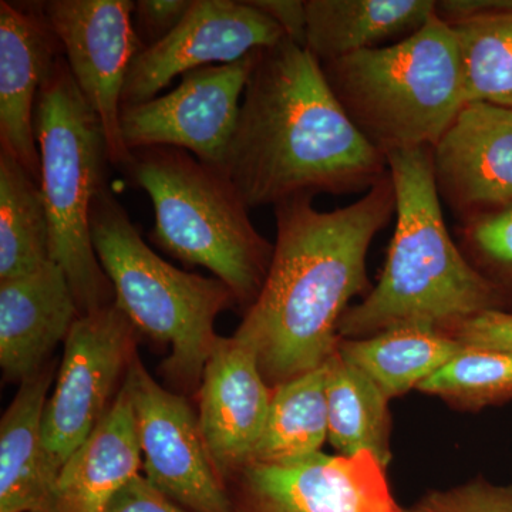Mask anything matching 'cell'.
Listing matches in <instances>:
<instances>
[{"label":"cell","mask_w":512,"mask_h":512,"mask_svg":"<svg viewBox=\"0 0 512 512\" xmlns=\"http://www.w3.org/2000/svg\"><path fill=\"white\" fill-rule=\"evenodd\" d=\"M274 211L268 275L234 335L271 389L319 369L338 348L340 319L369 286L367 252L396 215V192L389 174L346 207L320 211L301 197Z\"/></svg>","instance_id":"1"},{"label":"cell","mask_w":512,"mask_h":512,"mask_svg":"<svg viewBox=\"0 0 512 512\" xmlns=\"http://www.w3.org/2000/svg\"><path fill=\"white\" fill-rule=\"evenodd\" d=\"M220 170L249 208L369 191L387 158L357 130L306 47L258 50Z\"/></svg>","instance_id":"2"},{"label":"cell","mask_w":512,"mask_h":512,"mask_svg":"<svg viewBox=\"0 0 512 512\" xmlns=\"http://www.w3.org/2000/svg\"><path fill=\"white\" fill-rule=\"evenodd\" d=\"M396 229L375 288L339 322L340 339L414 326L447 332L461 320L500 309L490 282L451 238L434 183L433 147L389 154Z\"/></svg>","instance_id":"3"},{"label":"cell","mask_w":512,"mask_h":512,"mask_svg":"<svg viewBox=\"0 0 512 512\" xmlns=\"http://www.w3.org/2000/svg\"><path fill=\"white\" fill-rule=\"evenodd\" d=\"M320 66L349 119L384 157L436 146L467 104L456 36L437 12L400 42Z\"/></svg>","instance_id":"4"},{"label":"cell","mask_w":512,"mask_h":512,"mask_svg":"<svg viewBox=\"0 0 512 512\" xmlns=\"http://www.w3.org/2000/svg\"><path fill=\"white\" fill-rule=\"evenodd\" d=\"M90 225L114 303L140 335L168 346L165 379L183 392H197L220 339L215 320L237 305L234 293L220 279L181 271L158 256L107 185L94 198Z\"/></svg>","instance_id":"5"},{"label":"cell","mask_w":512,"mask_h":512,"mask_svg":"<svg viewBox=\"0 0 512 512\" xmlns=\"http://www.w3.org/2000/svg\"><path fill=\"white\" fill-rule=\"evenodd\" d=\"M127 171L153 202L151 241L183 264L211 271L248 311L264 286L274 245L254 227L227 175L171 147L131 151Z\"/></svg>","instance_id":"6"},{"label":"cell","mask_w":512,"mask_h":512,"mask_svg":"<svg viewBox=\"0 0 512 512\" xmlns=\"http://www.w3.org/2000/svg\"><path fill=\"white\" fill-rule=\"evenodd\" d=\"M35 134L50 227V258L63 269L80 313L114 303L94 251L90 211L110 163L103 124L74 82L64 56L40 87Z\"/></svg>","instance_id":"7"},{"label":"cell","mask_w":512,"mask_h":512,"mask_svg":"<svg viewBox=\"0 0 512 512\" xmlns=\"http://www.w3.org/2000/svg\"><path fill=\"white\" fill-rule=\"evenodd\" d=\"M138 335L116 303L80 316L70 330L43 416L47 470L55 484L119 396L138 356Z\"/></svg>","instance_id":"8"},{"label":"cell","mask_w":512,"mask_h":512,"mask_svg":"<svg viewBox=\"0 0 512 512\" xmlns=\"http://www.w3.org/2000/svg\"><path fill=\"white\" fill-rule=\"evenodd\" d=\"M256 56L258 50L235 63L192 70L181 76L173 92L123 107L124 146L130 153L140 148H180L201 163L220 168L237 128L239 101Z\"/></svg>","instance_id":"9"},{"label":"cell","mask_w":512,"mask_h":512,"mask_svg":"<svg viewBox=\"0 0 512 512\" xmlns=\"http://www.w3.org/2000/svg\"><path fill=\"white\" fill-rule=\"evenodd\" d=\"M130 0H50L40 3L62 45L74 82L96 111L111 165L127 170L131 153L121 137V97L131 63L144 49Z\"/></svg>","instance_id":"10"},{"label":"cell","mask_w":512,"mask_h":512,"mask_svg":"<svg viewBox=\"0 0 512 512\" xmlns=\"http://www.w3.org/2000/svg\"><path fill=\"white\" fill-rule=\"evenodd\" d=\"M126 384L143 454L141 474L191 512H232L227 487L212 464L200 421L187 399L157 383L138 356Z\"/></svg>","instance_id":"11"},{"label":"cell","mask_w":512,"mask_h":512,"mask_svg":"<svg viewBox=\"0 0 512 512\" xmlns=\"http://www.w3.org/2000/svg\"><path fill=\"white\" fill-rule=\"evenodd\" d=\"M225 485L232 512H403L370 454L249 464Z\"/></svg>","instance_id":"12"},{"label":"cell","mask_w":512,"mask_h":512,"mask_svg":"<svg viewBox=\"0 0 512 512\" xmlns=\"http://www.w3.org/2000/svg\"><path fill=\"white\" fill-rule=\"evenodd\" d=\"M288 39L251 0H194L183 22L131 63L121 109L156 99L175 77L202 67L231 64Z\"/></svg>","instance_id":"13"},{"label":"cell","mask_w":512,"mask_h":512,"mask_svg":"<svg viewBox=\"0 0 512 512\" xmlns=\"http://www.w3.org/2000/svg\"><path fill=\"white\" fill-rule=\"evenodd\" d=\"M433 170L458 224L512 204V110L467 103L433 147Z\"/></svg>","instance_id":"14"},{"label":"cell","mask_w":512,"mask_h":512,"mask_svg":"<svg viewBox=\"0 0 512 512\" xmlns=\"http://www.w3.org/2000/svg\"><path fill=\"white\" fill-rule=\"evenodd\" d=\"M198 394L202 437L215 470L227 483L251 464L268 417L272 389L259 370L254 352L234 336H220L205 366Z\"/></svg>","instance_id":"15"},{"label":"cell","mask_w":512,"mask_h":512,"mask_svg":"<svg viewBox=\"0 0 512 512\" xmlns=\"http://www.w3.org/2000/svg\"><path fill=\"white\" fill-rule=\"evenodd\" d=\"M62 56V45L40 3L0 2V150L15 158L39 185L37 94Z\"/></svg>","instance_id":"16"},{"label":"cell","mask_w":512,"mask_h":512,"mask_svg":"<svg viewBox=\"0 0 512 512\" xmlns=\"http://www.w3.org/2000/svg\"><path fill=\"white\" fill-rule=\"evenodd\" d=\"M82 316L67 276L56 262L0 281V366L8 382L22 383L50 362Z\"/></svg>","instance_id":"17"},{"label":"cell","mask_w":512,"mask_h":512,"mask_svg":"<svg viewBox=\"0 0 512 512\" xmlns=\"http://www.w3.org/2000/svg\"><path fill=\"white\" fill-rule=\"evenodd\" d=\"M141 471L136 413L124 380L109 413L60 470L55 512H104Z\"/></svg>","instance_id":"18"},{"label":"cell","mask_w":512,"mask_h":512,"mask_svg":"<svg viewBox=\"0 0 512 512\" xmlns=\"http://www.w3.org/2000/svg\"><path fill=\"white\" fill-rule=\"evenodd\" d=\"M49 362L19 384L0 421V512H55V480L47 470L43 416L55 384Z\"/></svg>","instance_id":"19"},{"label":"cell","mask_w":512,"mask_h":512,"mask_svg":"<svg viewBox=\"0 0 512 512\" xmlns=\"http://www.w3.org/2000/svg\"><path fill=\"white\" fill-rule=\"evenodd\" d=\"M306 49L320 64L412 36L436 13L433 0H305Z\"/></svg>","instance_id":"20"},{"label":"cell","mask_w":512,"mask_h":512,"mask_svg":"<svg viewBox=\"0 0 512 512\" xmlns=\"http://www.w3.org/2000/svg\"><path fill=\"white\" fill-rule=\"evenodd\" d=\"M436 12L456 36L467 103L512 110V0H443Z\"/></svg>","instance_id":"21"},{"label":"cell","mask_w":512,"mask_h":512,"mask_svg":"<svg viewBox=\"0 0 512 512\" xmlns=\"http://www.w3.org/2000/svg\"><path fill=\"white\" fill-rule=\"evenodd\" d=\"M463 349L446 332L414 326L338 343L340 355L362 370L389 400L417 389Z\"/></svg>","instance_id":"22"},{"label":"cell","mask_w":512,"mask_h":512,"mask_svg":"<svg viewBox=\"0 0 512 512\" xmlns=\"http://www.w3.org/2000/svg\"><path fill=\"white\" fill-rule=\"evenodd\" d=\"M329 437L339 456L370 454L387 467L390 453L389 399L338 348L325 363Z\"/></svg>","instance_id":"23"},{"label":"cell","mask_w":512,"mask_h":512,"mask_svg":"<svg viewBox=\"0 0 512 512\" xmlns=\"http://www.w3.org/2000/svg\"><path fill=\"white\" fill-rule=\"evenodd\" d=\"M329 437L325 366L279 384L251 464H279L322 453ZM249 466V464H248Z\"/></svg>","instance_id":"24"},{"label":"cell","mask_w":512,"mask_h":512,"mask_svg":"<svg viewBox=\"0 0 512 512\" xmlns=\"http://www.w3.org/2000/svg\"><path fill=\"white\" fill-rule=\"evenodd\" d=\"M49 261V217L40 185L0 150V281L28 275Z\"/></svg>","instance_id":"25"},{"label":"cell","mask_w":512,"mask_h":512,"mask_svg":"<svg viewBox=\"0 0 512 512\" xmlns=\"http://www.w3.org/2000/svg\"><path fill=\"white\" fill-rule=\"evenodd\" d=\"M417 389L467 409L508 402L512 399V355L464 348Z\"/></svg>","instance_id":"26"},{"label":"cell","mask_w":512,"mask_h":512,"mask_svg":"<svg viewBox=\"0 0 512 512\" xmlns=\"http://www.w3.org/2000/svg\"><path fill=\"white\" fill-rule=\"evenodd\" d=\"M458 247L512 312V204L458 224Z\"/></svg>","instance_id":"27"},{"label":"cell","mask_w":512,"mask_h":512,"mask_svg":"<svg viewBox=\"0 0 512 512\" xmlns=\"http://www.w3.org/2000/svg\"><path fill=\"white\" fill-rule=\"evenodd\" d=\"M403 512H512V484L484 478L447 490H433Z\"/></svg>","instance_id":"28"},{"label":"cell","mask_w":512,"mask_h":512,"mask_svg":"<svg viewBox=\"0 0 512 512\" xmlns=\"http://www.w3.org/2000/svg\"><path fill=\"white\" fill-rule=\"evenodd\" d=\"M464 348L495 350L512 355V312L491 309L456 323L447 332Z\"/></svg>","instance_id":"29"},{"label":"cell","mask_w":512,"mask_h":512,"mask_svg":"<svg viewBox=\"0 0 512 512\" xmlns=\"http://www.w3.org/2000/svg\"><path fill=\"white\" fill-rule=\"evenodd\" d=\"M194 0H138L133 18L146 47L161 42L183 22ZM144 43V42H143Z\"/></svg>","instance_id":"30"},{"label":"cell","mask_w":512,"mask_h":512,"mask_svg":"<svg viewBox=\"0 0 512 512\" xmlns=\"http://www.w3.org/2000/svg\"><path fill=\"white\" fill-rule=\"evenodd\" d=\"M104 512H191L161 493L143 474L133 478Z\"/></svg>","instance_id":"31"},{"label":"cell","mask_w":512,"mask_h":512,"mask_svg":"<svg viewBox=\"0 0 512 512\" xmlns=\"http://www.w3.org/2000/svg\"><path fill=\"white\" fill-rule=\"evenodd\" d=\"M255 8L269 16L284 30L286 37L296 45L305 47L306 3L305 0H251Z\"/></svg>","instance_id":"32"}]
</instances>
